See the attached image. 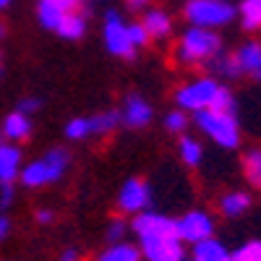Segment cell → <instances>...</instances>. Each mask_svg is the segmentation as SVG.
<instances>
[{"label":"cell","mask_w":261,"mask_h":261,"mask_svg":"<svg viewBox=\"0 0 261 261\" xmlns=\"http://www.w3.org/2000/svg\"><path fill=\"white\" fill-rule=\"evenodd\" d=\"M0 261H6V258H0Z\"/></svg>","instance_id":"38"},{"label":"cell","mask_w":261,"mask_h":261,"mask_svg":"<svg viewBox=\"0 0 261 261\" xmlns=\"http://www.w3.org/2000/svg\"><path fill=\"white\" fill-rule=\"evenodd\" d=\"M209 68L214 71V76H220V79H238V76H243L241 63H238L235 53H220V55H214L209 60Z\"/></svg>","instance_id":"20"},{"label":"cell","mask_w":261,"mask_h":261,"mask_svg":"<svg viewBox=\"0 0 261 261\" xmlns=\"http://www.w3.org/2000/svg\"><path fill=\"white\" fill-rule=\"evenodd\" d=\"M120 125V113L107 110V113H97V115H84V118H73L65 125V136L71 141H84L92 136H105L115 130Z\"/></svg>","instance_id":"7"},{"label":"cell","mask_w":261,"mask_h":261,"mask_svg":"<svg viewBox=\"0 0 261 261\" xmlns=\"http://www.w3.org/2000/svg\"><path fill=\"white\" fill-rule=\"evenodd\" d=\"M130 230V225L125 222V217H113L107 225V243H120L125 241V232Z\"/></svg>","instance_id":"26"},{"label":"cell","mask_w":261,"mask_h":261,"mask_svg":"<svg viewBox=\"0 0 261 261\" xmlns=\"http://www.w3.org/2000/svg\"><path fill=\"white\" fill-rule=\"evenodd\" d=\"M141 24H144V29L149 32L151 39H167L170 32H172V18L162 8H149L141 18Z\"/></svg>","instance_id":"18"},{"label":"cell","mask_w":261,"mask_h":261,"mask_svg":"<svg viewBox=\"0 0 261 261\" xmlns=\"http://www.w3.org/2000/svg\"><path fill=\"white\" fill-rule=\"evenodd\" d=\"M238 16H241V27L246 32H258L261 29V0H243L238 6Z\"/></svg>","instance_id":"22"},{"label":"cell","mask_w":261,"mask_h":261,"mask_svg":"<svg viewBox=\"0 0 261 261\" xmlns=\"http://www.w3.org/2000/svg\"><path fill=\"white\" fill-rule=\"evenodd\" d=\"M253 199H251V193L248 191H227L220 196V201H217V209H220L222 217H243L248 209H251Z\"/></svg>","instance_id":"15"},{"label":"cell","mask_w":261,"mask_h":261,"mask_svg":"<svg viewBox=\"0 0 261 261\" xmlns=\"http://www.w3.org/2000/svg\"><path fill=\"white\" fill-rule=\"evenodd\" d=\"M183 16L191 27L220 29L238 16V8L230 0H188L183 6Z\"/></svg>","instance_id":"5"},{"label":"cell","mask_w":261,"mask_h":261,"mask_svg":"<svg viewBox=\"0 0 261 261\" xmlns=\"http://www.w3.org/2000/svg\"><path fill=\"white\" fill-rule=\"evenodd\" d=\"M222 53V39L214 29H204V27H188L175 47V60L180 65H199V63H209L214 55Z\"/></svg>","instance_id":"2"},{"label":"cell","mask_w":261,"mask_h":261,"mask_svg":"<svg viewBox=\"0 0 261 261\" xmlns=\"http://www.w3.org/2000/svg\"><path fill=\"white\" fill-rule=\"evenodd\" d=\"M94 261H144L141 256V248L136 243H128V241H120V243H107Z\"/></svg>","instance_id":"19"},{"label":"cell","mask_w":261,"mask_h":261,"mask_svg":"<svg viewBox=\"0 0 261 261\" xmlns=\"http://www.w3.org/2000/svg\"><path fill=\"white\" fill-rule=\"evenodd\" d=\"M102 37H105V47H107V53H110V55L125 58V60H130V58L136 55V47L130 45V37H128V24L120 18L118 11H107Z\"/></svg>","instance_id":"8"},{"label":"cell","mask_w":261,"mask_h":261,"mask_svg":"<svg viewBox=\"0 0 261 261\" xmlns=\"http://www.w3.org/2000/svg\"><path fill=\"white\" fill-rule=\"evenodd\" d=\"M183 261H191V258H183Z\"/></svg>","instance_id":"37"},{"label":"cell","mask_w":261,"mask_h":261,"mask_svg":"<svg viewBox=\"0 0 261 261\" xmlns=\"http://www.w3.org/2000/svg\"><path fill=\"white\" fill-rule=\"evenodd\" d=\"M178 151H180L183 165H188V167H199L201 160H204V146H201V141H196L193 136H180Z\"/></svg>","instance_id":"24"},{"label":"cell","mask_w":261,"mask_h":261,"mask_svg":"<svg viewBox=\"0 0 261 261\" xmlns=\"http://www.w3.org/2000/svg\"><path fill=\"white\" fill-rule=\"evenodd\" d=\"M196 125L201 134L209 136L220 149H238L243 139L241 123L235 118V110H201L196 113Z\"/></svg>","instance_id":"3"},{"label":"cell","mask_w":261,"mask_h":261,"mask_svg":"<svg viewBox=\"0 0 261 261\" xmlns=\"http://www.w3.org/2000/svg\"><path fill=\"white\" fill-rule=\"evenodd\" d=\"M191 261H232V251L217 238H206L193 246Z\"/></svg>","instance_id":"16"},{"label":"cell","mask_w":261,"mask_h":261,"mask_svg":"<svg viewBox=\"0 0 261 261\" xmlns=\"http://www.w3.org/2000/svg\"><path fill=\"white\" fill-rule=\"evenodd\" d=\"M243 175L253 188L261 191V146H251L243 154Z\"/></svg>","instance_id":"23"},{"label":"cell","mask_w":261,"mask_h":261,"mask_svg":"<svg viewBox=\"0 0 261 261\" xmlns=\"http://www.w3.org/2000/svg\"><path fill=\"white\" fill-rule=\"evenodd\" d=\"M0 34H3V27H0Z\"/></svg>","instance_id":"36"},{"label":"cell","mask_w":261,"mask_h":261,"mask_svg":"<svg viewBox=\"0 0 261 261\" xmlns=\"http://www.w3.org/2000/svg\"><path fill=\"white\" fill-rule=\"evenodd\" d=\"M136 246L141 248L144 261H183L186 258V243L178 232L167 235H144L136 238Z\"/></svg>","instance_id":"6"},{"label":"cell","mask_w":261,"mask_h":261,"mask_svg":"<svg viewBox=\"0 0 261 261\" xmlns=\"http://www.w3.org/2000/svg\"><path fill=\"white\" fill-rule=\"evenodd\" d=\"M125 3H128L130 11H144L149 6V0H125Z\"/></svg>","instance_id":"34"},{"label":"cell","mask_w":261,"mask_h":261,"mask_svg":"<svg viewBox=\"0 0 261 261\" xmlns=\"http://www.w3.org/2000/svg\"><path fill=\"white\" fill-rule=\"evenodd\" d=\"M165 128L167 130H172V134H183V130L188 128V115H186V110H170L167 115H165Z\"/></svg>","instance_id":"27"},{"label":"cell","mask_w":261,"mask_h":261,"mask_svg":"<svg viewBox=\"0 0 261 261\" xmlns=\"http://www.w3.org/2000/svg\"><path fill=\"white\" fill-rule=\"evenodd\" d=\"M175 222H178L180 241L191 243V246L206 241V238H214V230H217L214 227V217L209 212H204V209H191V212H186L180 220H175Z\"/></svg>","instance_id":"9"},{"label":"cell","mask_w":261,"mask_h":261,"mask_svg":"<svg viewBox=\"0 0 261 261\" xmlns=\"http://www.w3.org/2000/svg\"><path fill=\"white\" fill-rule=\"evenodd\" d=\"M34 220H37V225H53L55 222V212L47 209V206H42V209H37Z\"/></svg>","instance_id":"29"},{"label":"cell","mask_w":261,"mask_h":261,"mask_svg":"<svg viewBox=\"0 0 261 261\" xmlns=\"http://www.w3.org/2000/svg\"><path fill=\"white\" fill-rule=\"evenodd\" d=\"M37 107H39V99H34V97H27V99H21V102H18V110H21V113H27V115H32Z\"/></svg>","instance_id":"32"},{"label":"cell","mask_w":261,"mask_h":261,"mask_svg":"<svg viewBox=\"0 0 261 261\" xmlns=\"http://www.w3.org/2000/svg\"><path fill=\"white\" fill-rule=\"evenodd\" d=\"M175 105L180 110L201 113V110H235V97L220 79L201 76L183 84L175 92Z\"/></svg>","instance_id":"1"},{"label":"cell","mask_w":261,"mask_h":261,"mask_svg":"<svg viewBox=\"0 0 261 261\" xmlns=\"http://www.w3.org/2000/svg\"><path fill=\"white\" fill-rule=\"evenodd\" d=\"M128 37H130V45H134L136 50H139V47H146L149 39H151L141 21H139V24H128Z\"/></svg>","instance_id":"28"},{"label":"cell","mask_w":261,"mask_h":261,"mask_svg":"<svg viewBox=\"0 0 261 261\" xmlns=\"http://www.w3.org/2000/svg\"><path fill=\"white\" fill-rule=\"evenodd\" d=\"M235 58H238V63H241L243 76H251L261 84V42L251 39V42H246V45H241L235 50Z\"/></svg>","instance_id":"13"},{"label":"cell","mask_w":261,"mask_h":261,"mask_svg":"<svg viewBox=\"0 0 261 261\" xmlns=\"http://www.w3.org/2000/svg\"><path fill=\"white\" fill-rule=\"evenodd\" d=\"M151 206V186L144 178H128L118 193L120 214H141Z\"/></svg>","instance_id":"10"},{"label":"cell","mask_w":261,"mask_h":261,"mask_svg":"<svg viewBox=\"0 0 261 261\" xmlns=\"http://www.w3.org/2000/svg\"><path fill=\"white\" fill-rule=\"evenodd\" d=\"M8 232H11V220L8 217H0V241H6Z\"/></svg>","instance_id":"33"},{"label":"cell","mask_w":261,"mask_h":261,"mask_svg":"<svg viewBox=\"0 0 261 261\" xmlns=\"http://www.w3.org/2000/svg\"><path fill=\"white\" fill-rule=\"evenodd\" d=\"M21 175V149L13 144H0V186H13Z\"/></svg>","instance_id":"14"},{"label":"cell","mask_w":261,"mask_h":261,"mask_svg":"<svg viewBox=\"0 0 261 261\" xmlns=\"http://www.w3.org/2000/svg\"><path fill=\"white\" fill-rule=\"evenodd\" d=\"M32 128H34L32 115L16 110V113L6 115V120H3V136L8 141H27L32 136Z\"/></svg>","instance_id":"17"},{"label":"cell","mask_w":261,"mask_h":261,"mask_svg":"<svg viewBox=\"0 0 261 261\" xmlns=\"http://www.w3.org/2000/svg\"><path fill=\"white\" fill-rule=\"evenodd\" d=\"M81 8V0H39L37 6V18L45 29H58L63 16H68Z\"/></svg>","instance_id":"11"},{"label":"cell","mask_w":261,"mask_h":261,"mask_svg":"<svg viewBox=\"0 0 261 261\" xmlns=\"http://www.w3.org/2000/svg\"><path fill=\"white\" fill-rule=\"evenodd\" d=\"M11 6V0H0V11H3V8H8Z\"/></svg>","instance_id":"35"},{"label":"cell","mask_w":261,"mask_h":261,"mask_svg":"<svg viewBox=\"0 0 261 261\" xmlns=\"http://www.w3.org/2000/svg\"><path fill=\"white\" fill-rule=\"evenodd\" d=\"M0 144H3V141H0Z\"/></svg>","instance_id":"39"},{"label":"cell","mask_w":261,"mask_h":261,"mask_svg":"<svg viewBox=\"0 0 261 261\" xmlns=\"http://www.w3.org/2000/svg\"><path fill=\"white\" fill-rule=\"evenodd\" d=\"M232 261H261V238H251V241L241 243L232 251Z\"/></svg>","instance_id":"25"},{"label":"cell","mask_w":261,"mask_h":261,"mask_svg":"<svg viewBox=\"0 0 261 261\" xmlns=\"http://www.w3.org/2000/svg\"><path fill=\"white\" fill-rule=\"evenodd\" d=\"M55 32H58L63 39H71V42L81 39V37L86 34V16H84L81 11H73V13H68V16H63V21L58 24Z\"/></svg>","instance_id":"21"},{"label":"cell","mask_w":261,"mask_h":261,"mask_svg":"<svg viewBox=\"0 0 261 261\" xmlns=\"http://www.w3.org/2000/svg\"><path fill=\"white\" fill-rule=\"evenodd\" d=\"M58 261H81V251L76 246H68V248L60 251V258Z\"/></svg>","instance_id":"31"},{"label":"cell","mask_w":261,"mask_h":261,"mask_svg":"<svg viewBox=\"0 0 261 261\" xmlns=\"http://www.w3.org/2000/svg\"><path fill=\"white\" fill-rule=\"evenodd\" d=\"M151 105L141 94H128L123 99V110H120V123L128 128H144L151 123Z\"/></svg>","instance_id":"12"},{"label":"cell","mask_w":261,"mask_h":261,"mask_svg":"<svg viewBox=\"0 0 261 261\" xmlns=\"http://www.w3.org/2000/svg\"><path fill=\"white\" fill-rule=\"evenodd\" d=\"M65 167H68V151L65 149H50L47 154L32 160L27 167H21V183L27 188H45L63 178Z\"/></svg>","instance_id":"4"},{"label":"cell","mask_w":261,"mask_h":261,"mask_svg":"<svg viewBox=\"0 0 261 261\" xmlns=\"http://www.w3.org/2000/svg\"><path fill=\"white\" fill-rule=\"evenodd\" d=\"M13 204V186H0V206L8 209Z\"/></svg>","instance_id":"30"}]
</instances>
